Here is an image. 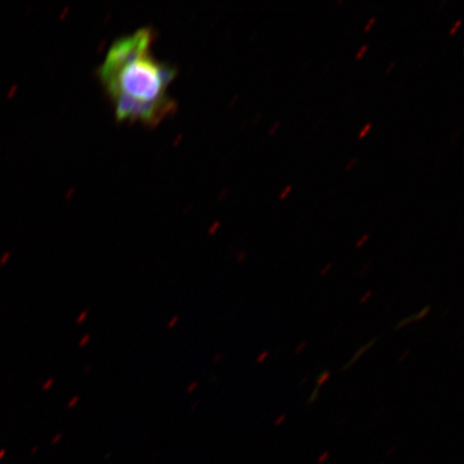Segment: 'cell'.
Returning a JSON list of instances; mask_svg holds the SVG:
<instances>
[{"label": "cell", "instance_id": "obj_1", "mask_svg": "<svg viewBox=\"0 0 464 464\" xmlns=\"http://www.w3.org/2000/svg\"><path fill=\"white\" fill-rule=\"evenodd\" d=\"M154 39L153 29L143 27L115 40L97 69L120 123L153 129L176 112L169 87L178 71L154 56Z\"/></svg>", "mask_w": 464, "mask_h": 464}, {"label": "cell", "instance_id": "obj_2", "mask_svg": "<svg viewBox=\"0 0 464 464\" xmlns=\"http://www.w3.org/2000/svg\"><path fill=\"white\" fill-rule=\"evenodd\" d=\"M376 342L377 338H374L368 342L367 344L359 347L357 352L353 353V356L351 359V361L348 362L343 368H342V372H345V371L350 370L353 367V365L355 364L359 361V359H361L364 355L365 353L370 351L371 348H372L376 344Z\"/></svg>", "mask_w": 464, "mask_h": 464}, {"label": "cell", "instance_id": "obj_3", "mask_svg": "<svg viewBox=\"0 0 464 464\" xmlns=\"http://www.w3.org/2000/svg\"><path fill=\"white\" fill-rule=\"evenodd\" d=\"M330 377H332V371L324 370L321 374L318 375L316 380V386L322 387L324 384L329 381Z\"/></svg>", "mask_w": 464, "mask_h": 464}, {"label": "cell", "instance_id": "obj_4", "mask_svg": "<svg viewBox=\"0 0 464 464\" xmlns=\"http://www.w3.org/2000/svg\"><path fill=\"white\" fill-rule=\"evenodd\" d=\"M415 323V315H411V316H408V317H405L402 319V321H400L397 324H396V327H394V330H400V329H402L404 327H408L409 324H413Z\"/></svg>", "mask_w": 464, "mask_h": 464}, {"label": "cell", "instance_id": "obj_5", "mask_svg": "<svg viewBox=\"0 0 464 464\" xmlns=\"http://www.w3.org/2000/svg\"><path fill=\"white\" fill-rule=\"evenodd\" d=\"M431 309H432V306L431 305H427L425 307H423L422 310H420L419 313H416L415 315V323H419L420 321H422L423 318L427 317L429 313L431 312Z\"/></svg>", "mask_w": 464, "mask_h": 464}, {"label": "cell", "instance_id": "obj_6", "mask_svg": "<svg viewBox=\"0 0 464 464\" xmlns=\"http://www.w3.org/2000/svg\"><path fill=\"white\" fill-rule=\"evenodd\" d=\"M319 393H321V387H315L314 390H313L312 393L310 394L309 399H307V404L312 405L314 404L318 398Z\"/></svg>", "mask_w": 464, "mask_h": 464}, {"label": "cell", "instance_id": "obj_7", "mask_svg": "<svg viewBox=\"0 0 464 464\" xmlns=\"http://www.w3.org/2000/svg\"><path fill=\"white\" fill-rule=\"evenodd\" d=\"M90 315V309L87 307V309H84L82 312L80 313L77 319H75V323L77 324H82L86 322L87 317Z\"/></svg>", "mask_w": 464, "mask_h": 464}, {"label": "cell", "instance_id": "obj_8", "mask_svg": "<svg viewBox=\"0 0 464 464\" xmlns=\"http://www.w3.org/2000/svg\"><path fill=\"white\" fill-rule=\"evenodd\" d=\"M91 340H92V334H85L84 335H82V338L80 339L78 346L80 348H84L90 344Z\"/></svg>", "mask_w": 464, "mask_h": 464}, {"label": "cell", "instance_id": "obj_9", "mask_svg": "<svg viewBox=\"0 0 464 464\" xmlns=\"http://www.w3.org/2000/svg\"><path fill=\"white\" fill-rule=\"evenodd\" d=\"M80 396H73L71 400H69L68 403H67V408L69 410H72L75 408V406H77L80 402Z\"/></svg>", "mask_w": 464, "mask_h": 464}, {"label": "cell", "instance_id": "obj_10", "mask_svg": "<svg viewBox=\"0 0 464 464\" xmlns=\"http://www.w3.org/2000/svg\"><path fill=\"white\" fill-rule=\"evenodd\" d=\"M179 315H173L170 319H169V322H168V328L169 329H173L174 327L177 326V324H179Z\"/></svg>", "mask_w": 464, "mask_h": 464}, {"label": "cell", "instance_id": "obj_11", "mask_svg": "<svg viewBox=\"0 0 464 464\" xmlns=\"http://www.w3.org/2000/svg\"><path fill=\"white\" fill-rule=\"evenodd\" d=\"M329 451H324L321 456L317 458V464H324L329 459Z\"/></svg>", "mask_w": 464, "mask_h": 464}, {"label": "cell", "instance_id": "obj_12", "mask_svg": "<svg viewBox=\"0 0 464 464\" xmlns=\"http://www.w3.org/2000/svg\"><path fill=\"white\" fill-rule=\"evenodd\" d=\"M198 386H199V382H197V381L191 382L190 384L187 388V392L193 393L197 390V388H198Z\"/></svg>", "mask_w": 464, "mask_h": 464}, {"label": "cell", "instance_id": "obj_13", "mask_svg": "<svg viewBox=\"0 0 464 464\" xmlns=\"http://www.w3.org/2000/svg\"><path fill=\"white\" fill-rule=\"evenodd\" d=\"M268 356H269L268 351H265V352L261 353L260 355L256 359V362L257 363L265 362L266 361V358H268Z\"/></svg>", "mask_w": 464, "mask_h": 464}, {"label": "cell", "instance_id": "obj_14", "mask_svg": "<svg viewBox=\"0 0 464 464\" xmlns=\"http://www.w3.org/2000/svg\"><path fill=\"white\" fill-rule=\"evenodd\" d=\"M225 359V355L223 353H217L216 355L213 357V362L214 363H219L222 362Z\"/></svg>", "mask_w": 464, "mask_h": 464}, {"label": "cell", "instance_id": "obj_15", "mask_svg": "<svg viewBox=\"0 0 464 464\" xmlns=\"http://www.w3.org/2000/svg\"><path fill=\"white\" fill-rule=\"evenodd\" d=\"M287 419V415L286 414H281L280 416L277 417V419L275 421V426L276 427H278V426H281L282 423H284V421H285Z\"/></svg>", "mask_w": 464, "mask_h": 464}, {"label": "cell", "instance_id": "obj_16", "mask_svg": "<svg viewBox=\"0 0 464 464\" xmlns=\"http://www.w3.org/2000/svg\"><path fill=\"white\" fill-rule=\"evenodd\" d=\"M371 127H372V123H368L365 125L361 133H359V138L362 139L365 135H367V132L371 130Z\"/></svg>", "mask_w": 464, "mask_h": 464}, {"label": "cell", "instance_id": "obj_17", "mask_svg": "<svg viewBox=\"0 0 464 464\" xmlns=\"http://www.w3.org/2000/svg\"><path fill=\"white\" fill-rule=\"evenodd\" d=\"M369 48L368 44H364L362 46V49L358 51V53L356 55V60H361V58L363 56L364 52L367 51Z\"/></svg>", "mask_w": 464, "mask_h": 464}, {"label": "cell", "instance_id": "obj_18", "mask_svg": "<svg viewBox=\"0 0 464 464\" xmlns=\"http://www.w3.org/2000/svg\"><path fill=\"white\" fill-rule=\"evenodd\" d=\"M369 237H370V235L369 234H365L363 235L362 237H361V239H359V241L357 242V247H362L363 246L365 241H368L369 240Z\"/></svg>", "mask_w": 464, "mask_h": 464}, {"label": "cell", "instance_id": "obj_19", "mask_svg": "<svg viewBox=\"0 0 464 464\" xmlns=\"http://www.w3.org/2000/svg\"><path fill=\"white\" fill-rule=\"evenodd\" d=\"M54 385V379H49L45 382V384L44 385V391H50L52 387Z\"/></svg>", "mask_w": 464, "mask_h": 464}, {"label": "cell", "instance_id": "obj_20", "mask_svg": "<svg viewBox=\"0 0 464 464\" xmlns=\"http://www.w3.org/2000/svg\"><path fill=\"white\" fill-rule=\"evenodd\" d=\"M292 189H293L292 185H289V187H287L285 189H284L282 191V194L280 195V199L281 200L285 199L286 196L290 193V190H292Z\"/></svg>", "mask_w": 464, "mask_h": 464}, {"label": "cell", "instance_id": "obj_21", "mask_svg": "<svg viewBox=\"0 0 464 464\" xmlns=\"http://www.w3.org/2000/svg\"><path fill=\"white\" fill-rule=\"evenodd\" d=\"M461 23H462L461 19L458 20L455 23L454 26H452V28L450 29V34H454L457 32V29L459 28V26L461 25Z\"/></svg>", "mask_w": 464, "mask_h": 464}, {"label": "cell", "instance_id": "obj_22", "mask_svg": "<svg viewBox=\"0 0 464 464\" xmlns=\"http://www.w3.org/2000/svg\"><path fill=\"white\" fill-rule=\"evenodd\" d=\"M333 264H328L327 266H324V268L321 271V276H324L328 274L330 270L333 268Z\"/></svg>", "mask_w": 464, "mask_h": 464}, {"label": "cell", "instance_id": "obj_23", "mask_svg": "<svg viewBox=\"0 0 464 464\" xmlns=\"http://www.w3.org/2000/svg\"><path fill=\"white\" fill-rule=\"evenodd\" d=\"M246 258V253H241L237 255V263L241 264Z\"/></svg>", "mask_w": 464, "mask_h": 464}, {"label": "cell", "instance_id": "obj_24", "mask_svg": "<svg viewBox=\"0 0 464 464\" xmlns=\"http://www.w3.org/2000/svg\"><path fill=\"white\" fill-rule=\"evenodd\" d=\"M307 346V342L304 341L303 343H300L297 348H295V353H299L304 350Z\"/></svg>", "mask_w": 464, "mask_h": 464}, {"label": "cell", "instance_id": "obj_25", "mask_svg": "<svg viewBox=\"0 0 464 464\" xmlns=\"http://www.w3.org/2000/svg\"><path fill=\"white\" fill-rule=\"evenodd\" d=\"M371 295H372V292L369 290V292L365 293L363 297L361 299V304H363L364 303H367L368 299L371 298Z\"/></svg>", "mask_w": 464, "mask_h": 464}, {"label": "cell", "instance_id": "obj_26", "mask_svg": "<svg viewBox=\"0 0 464 464\" xmlns=\"http://www.w3.org/2000/svg\"><path fill=\"white\" fill-rule=\"evenodd\" d=\"M375 20H376L375 16L371 17V20L368 22V24L365 25V27H364V31L365 32L369 31V29L371 28V26H372V24L375 22Z\"/></svg>", "mask_w": 464, "mask_h": 464}, {"label": "cell", "instance_id": "obj_27", "mask_svg": "<svg viewBox=\"0 0 464 464\" xmlns=\"http://www.w3.org/2000/svg\"><path fill=\"white\" fill-rule=\"evenodd\" d=\"M278 126H280V121H276V123L274 126H272V129L269 131L270 135H274Z\"/></svg>", "mask_w": 464, "mask_h": 464}, {"label": "cell", "instance_id": "obj_28", "mask_svg": "<svg viewBox=\"0 0 464 464\" xmlns=\"http://www.w3.org/2000/svg\"><path fill=\"white\" fill-rule=\"evenodd\" d=\"M62 438H63V434H62V433L57 434V435H56V437L54 438V440H52V443L56 444V443H58V442H60V440H62Z\"/></svg>", "mask_w": 464, "mask_h": 464}, {"label": "cell", "instance_id": "obj_29", "mask_svg": "<svg viewBox=\"0 0 464 464\" xmlns=\"http://www.w3.org/2000/svg\"><path fill=\"white\" fill-rule=\"evenodd\" d=\"M355 162H356V160L353 159V160H351L350 164H348L345 168L346 170H350L351 169V167H353V165H355Z\"/></svg>", "mask_w": 464, "mask_h": 464}, {"label": "cell", "instance_id": "obj_30", "mask_svg": "<svg viewBox=\"0 0 464 464\" xmlns=\"http://www.w3.org/2000/svg\"><path fill=\"white\" fill-rule=\"evenodd\" d=\"M92 369V365L89 364L87 367L84 368V373L89 374L91 372V370Z\"/></svg>", "mask_w": 464, "mask_h": 464}, {"label": "cell", "instance_id": "obj_31", "mask_svg": "<svg viewBox=\"0 0 464 464\" xmlns=\"http://www.w3.org/2000/svg\"><path fill=\"white\" fill-rule=\"evenodd\" d=\"M397 450V446H392V448L391 449V450H388L387 451V456H391L392 454L393 451H396Z\"/></svg>", "mask_w": 464, "mask_h": 464}, {"label": "cell", "instance_id": "obj_32", "mask_svg": "<svg viewBox=\"0 0 464 464\" xmlns=\"http://www.w3.org/2000/svg\"><path fill=\"white\" fill-rule=\"evenodd\" d=\"M409 352H405V353H403L402 357L399 359V362H402L403 361V358H406L409 356Z\"/></svg>", "mask_w": 464, "mask_h": 464}, {"label": "cell", "instance_id": "obj_33", "mask_svg": "<svg viewBox=\"0 0 464 464\" xmlns=\"http://www.w3.org/2000/svg\"><path fill=\"white\" fill-rule=\"evenodd\" d=\"M198 404H199L198 401L194 402L193 406H191L190 410L194 411L196 410L197 406H198Z\"/></svg>", "mask_w": 464, "mask_h": 464}, {"label": "cell", "instance_id": "obj_34", "mask_svg": "<svg viewBox=\"0 0 464 464\" xmlns=\"http://www.w3.org/2000/svg\"><path fill=\"white\" fill-rule=\"evenodd\" d=\"M394 66H396V62L392 63V65L387 69L386 72H390Z\"/></svg>", "mask_w": 464, "mask_h": 464}, {"label": "cell", "instance_id": "obj_35", "mask_svg": "<svg viewBox=\"0 0 464 464\" xmlns=\"http://www.w3.org/2000/svg\"><path fill=\"white\" fill-rule=\"evenodd\" d=\"M307 380H309V376H305L304 377V380L303 382H300L301 385H304L305 382H307Z\"/></svg>", "mask_w": 464, "mask_h": 464}]
</instances>
